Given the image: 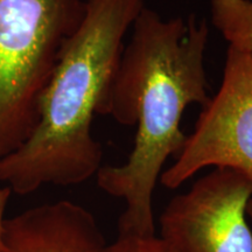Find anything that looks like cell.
<instances>
[{
	"mask_svg": "<svg viewBox=\"0 0 252 252\" xmlns=\"http://www.w3.org/2000/svg\"><path fill=\"white\" fill-rule=\"evenodd\" d=\"M132 28L98 115L137 126L133 149L125 163L102 166L96 176L103 191L125 203L118 235L154 236V189L167 159L187 140L182 116L190 104L203 108L210 99L209 28L195 15L166 20L146 6Z\"/></svg>",
	"mask_w": 252,
	"mask_h": 252,
	"instance_id": "6da1fadb",
	"label": "cell"
},
{
	"mask_svg": "<svg viewBox=\"0 0 252 252\" xmlns=\"http://www.w3.org/2000/svg\"><path fill=\"white\" fill-rule=\"evenodd\" d=\"M144 7L145 0H86L83 20L41 94L33 131L0 159V182L12 193L80 185L99 171L103 150L91 125Z\"/></svg>",
	"mask_w": 252,
	"mask_h": 252,
	"instance_id": "7a4b0ae2",
	"label": "cell"
},
{
	"mask_svg": "<svg viewBox=\"0 0 252 252\" xmlns=\"http://www.w3.org/2000/svg\"><path fill=\"white\" fill-rule=\"evenodd\" d=\"M86 0H0V159L27 139Z\"/></svg>",
	"mask_w": 252,
	"mask_h": 252,
	"instance_id": "3957f363",
	"label": "cell"
},
{
	"mask_svg": "<svg viewBox=\"0 0 252 252\" xmlns=\"http://www.w3.org/2000/svg\"><path fill=\"white\" fill-rule=\"evenodd\" d=\"M206 167L234 169L252 181V54L230 46L220 90L160 182L176 189Z\"/></svg>",
	"mask_w": 252,
	"mask_h": 252,
	"instance_id": "277c9868",
	"label": "cell"
},
{
	"mask_svg": "<svg viewBox=\"0 0 252 252\" xmlns=\"http://www.w3.org/2000/svg\"><path fill=\"white\" fill-rule=\"evenodd\" d=\"M251 198L250 179L234 169H213L169 201L160 237L174 252H252Z\"/></svg>",
	"mask_w": 252,
	"mask_h": 252,
	"instance_id": "5b68a950",
	"label": "cell"
},
{
	"mask_svg": "<svg viewBox=\"0 0 252 252\" xmlns=\"http://www.w3.org/2000/svg\"><path fill=\"white\" fill-rule=\"evenodd\" d=\"M105 242L89 210L71 201L31 208L6 219L0 252H99Z\"/></svg>",
	"mask_w": 252,
	"mask_h": 252,
	"instance_id": "8992f818",
	"label": "cell"
},
{
	"mask_svg": "<svg viewBox=\"0 0 252 252\" xmlns=\"http://www.w3.org/2000/svg\"><path fill=\"white\" fill-rule=\"evenodd\" d=\"M212 23L230 47L252 54V0H212Z\"/></svg>",
	"mask_w": 252,
	"mask_h": 252,
	"instance_id": "52a82bcc",
	"label": "cell"
},
{
	"mask_svg": "<svg viewBox=\"0 0 252 252\" xmlns=\"http://www.w3.org/2000/svg\"><path fill=\"white\" fill-rule=\"evenodd\" d=\"M99 252H174L160 236L118 235L110 244H104Z\"/></svg>",
	"mask_w": 252,
	"mask_h": 252,
	"instance_id": "ba28073f",
	"label": "cell"
},
{
	"mask_svg": "<svg viewBox=\"0 0 252 252\" xmlns=\"http://www.w3.org/2000/svg\"><path fill=\"white\" fill-rule=\"evenodd\" d=\"M12 195V190L8 187H2L0 188V238H1V232L2 228H4V222H5V210L7 207L8 200Z\"/></svg>",
	"mask_w": 252,
	"mask_h": 252,
	"instance_id": "9c48e42d",
	"label": "cell"
},
{
	"mask_svg": "<svg viewBox=\"0 0 252 252\" xmlns=\"http://www.w3.org/2000/svg\"><path fill=\"white\" fill-rule=\"evenodd\" d=\"M248 217L250 219V220L252 222V198L250 200V202L248 204Z\"/></svg>",
	"mask_w": 252,
	"mask_h": 252,
	"instance_id": "30bf717a",
	"label": "cell"
}]
</instances>
